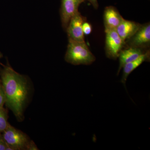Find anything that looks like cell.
I'll use <instances>...</instances> for the list:
<instances>
[{"label": "cell", "instance_id": "1", "mask_svg": "<svg viewBox=\"0 0 150 150\" xmlns=\"http://www.w3.org/2000/svg\"><path fill=\"white\" fill-rule=\"evenodd\" d=\"M0 75L5 95V104L18 120L22 121L29 92L27 79L9 65L4 67Z\"/></svg>", "mask_w": 150, "mask_h": 150}, {"label": "cell", "instance_id": "2", "mask_svg": "<svg viewBox=\"0 0 150 150\" xmlns=\"http://www.w3.org/2000/svg\"><path fill=\"white\" fill-rule=\"evenodd\" d=\"M65 60L74 65H89L95 61L96 57L84 42L69 39Z\"/></svg>", "mask_w": 150, "mask_h": 150}, {"label": "cell", "instance_id": "3", "mask_svg": "<svg viewBox=\"0 0 150 150\" xmlns=\"http://www.w3.org/2000/svg\"><path fill=\"white\" fill-rule=\"evenodd\" d=\"M1 134L10 150H26L30 142L27 135L10 124Z\"/></svg>", "mask_w": 150, "mask_h": 150}, {"label": "cell", "instance_id": "4", "mask_svg": "<svg viewBox=\"0 0 150 150\" xmlns=\"http://www.w3.org/2000/svg\"><path fill=\"white\" fill-rule=\"evenodd\" d=\"M105 54L108 58L116 59L125 46V42L117 33L116 30H105Z\"/></svg>", "mask_w": 150, "mask_h": 150}, {"label": "cell", "instance_id": "5", "mask_svg": "<svg viewBox=\"0 0 150 150\" xmlns=\"http://www.w3.org/2000/svg\"><path fill=\"white\" fill-rule=\"evenodd\" d=\"M150 44V24L149 23L143 25L132 37L125 42L128 47L142 48L146 50Z\"/></svg>", "mask_w": 150, "mask_h": 150}, {"label": "cell", "instance_id": "6", "mask_svg": "<svg viewBox=\"0 0 150 150\" xmlns=\"http://www.w3.org/2000/svg\"><path fill=\"white\" fill-rule=\"evenodd\" d=\"M85 21L86 17L83 16L79 12L75 14L70 20L66 30L68 39L78 42L85 41L82 25Z\"/></svg>", "mask_w": 150, "mask_h": 150}, {"label": "cell", "instance_id": "7", "mask_svg": "<svg viewBox=\"0 0 150 150\" xmlns=\"http://www.w3.org/2000/svg\"><path fill=\"white\" fill-rule=\"evenodd\" d=\"M86 0H62L60 15L62 26L67 29L71 18L79 12V6Z\"/></svg>", "mask_w": 150, "mask_h": 150}, {"label": "cell", "instance_id": "8", "mask_svg": "<svg viewBox=\"0 0 150 150\" xmlns=\"http://www.w3.org/2000/svg\"><path fill=\"white\" fill-rule=\"evenodd\" d=\"M103 19L105 30H115L124 18L115 7L108 6L105 8Z\"/></svg>", "mask_w": 150, "mask_h": 150}, {"label": "cell", "instance_id": "9", "mask_svg": "<svg viewBox=\"0 0 150 150\" xmlns=\"http://www.w3.org/2000/svg\"><path fill=\"white\" fill-rule=\"evenodd\" d=\"M148 50L134 47H128L125 49H122L118 57L119 59V67L117 75L120 73L121 69L124 65L137 60Z\"/></svg>", "mask_w": 150, "mask_h": 150}, {"label": "cell", "instance_id": "10", "mask_svg": "<svg viewBox=\"0 0 150 150\" xmlns=\"http://www.w3.org/2000/svg\"><path fill=\"white\" fill-rule=\"evenodd\" d=\"M141 25L135 22L123 19L115 30L119 36L126 42L135 34Z\"/></svg>", "mask_w": 150, "mask_h": 150}, {"label": "cell", "instance_id": "11", "mask_svg": "<svg viewBox=\"0 0 150 150\" xmlns=\"http://www.w3.org/2000/svg\"><path fill=\"white\" fill-rule=\"evenodd\" d=\"M150 54L149 50H148L137 60L127 63L123 66L122 68H123V72L121 82L123 83L126 88V82L129 75L144 62L149 61Z\"/></svg>", "mask_w": 150, "mask_h": 150}, {"label": "cell", "instance_id": "12", "mask_svg": "<svg viewBox=\"0 0 150 150\" xmlns=\"http://www.w3.org/2000/svg\"><path fill=\"white\" fill-rule=\"evenodd\" d=\"M7 110L4 107L0 108V134H2L9 125Z\"/></svg>", "mask_w": 150, "mask_h": 150}, {"label": "cell", "instance_id": "13", "mask_svg": "<svg viewBox=\"0 0 150 150\" xmlns=\"http://www.w3.org/2000/svg\"><path fill=\"white\" fill-rule=\"evenodd\" d=\"M82 29L84 35H88L91 33L92 31V27L90 23L85 21L83 24Z\"/></svg>", "mask_w": 150, "mask_h": 150}, {"label": "cell", "instance_id": "14", "mask_svg": "<svg viewBox=\"0 0 150 150\" xmlns=\"http://www.w3.org/2000/svg\"><path fill=\"white\" fill-rule=\"evenodd\" d=\"M6 97L1 82L0 81V108L4 107L5 104Z\"/></svg>", "mask_w": 150, "mask_h": 150}, {"label": "cell", "instance_id": "15", "mask_svg": "<svg viewBox=\"0 0 150 150\" xmlns=\"http://www.w3.org/2000/svg\"><path fill=\"white\" fill-rule=\"evenodd\" d=\"M0 150H10L8 146L3 139L1 134H0Z\"/></svg>", "mask_w": 150, "mask_h": 150}, {"label": "cell", "instance_id": "16", "mask_svg": "<svg viewBox=\"0 0 150 150\" xmlns=\"http://www.w3.org/2000/svg\"><path fill=\"white\" fill-rule=\"evenodd\" d=\"M28 150H38L37 146L35 144V143L33 141H30L28 146L27 149Z\"/></svg>", "mask_w": 150, "mask_h": 150}, {"label": "cell", "instance_id": "17", "mask_svg": "<svg viewBox=\"0 0 150 150\" xmlns=\"http://www.w3.org/2000/svg\"><path fill=\"white\" fill-rule=\"evenodd\" d=\"M86 1H88L95 9H96L98 8L99 6L98 2V0H86Z\"/></svg>", "mask_w": 150, "mask_h": 150}, {"label": "cell", "instance_id": "18", "mask_svg": "<svg viewBox=\"0 0 150 150\" xmlns=\"http://www.w3.org/2000/svg\"><path fill=\"white\" fill-rule=\"evenodd\" d=\"M2 57V54L0 53V59H1ZM0 64H1V63H0Z\"/></svg>", "mask_w": 150, "mask_h": 150}]
</instances>
